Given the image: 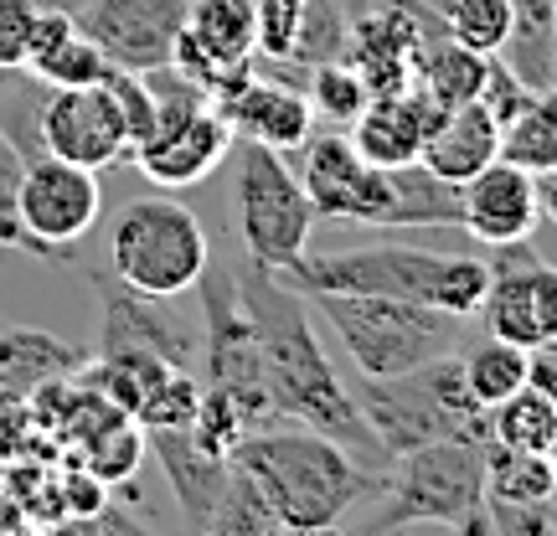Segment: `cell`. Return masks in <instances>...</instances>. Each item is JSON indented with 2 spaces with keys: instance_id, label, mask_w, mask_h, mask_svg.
Wrapping results in <instances>:
<instances>
[{
  "instance_id": "obj_39",
  "label": "cell",
  "mask_w": 557,
  "mask_h": 536,
  "mask_svg": "<svg viewBox=\"0 0 557 536\" xmlns=\"http://www.w3.org/2000/svg\"><path fill=\"white\" fill-rule=\"evenodd\" d=\"M103 490H109V485H103L99 475H67L62 479V506H67V516H78V521L103 516V506H109Z\"/></svg>"
},
{
  "instance_id": "obj_42",
  "label": "cell",
  "mask_w": 557,
  "mask_h": 536,
  "mask_svg": "<svg viewBox=\"0 0 557 536\" xmlns=\"http://www.w3.org/2000/svg\"><path fill=\"white\" fill-rule=\"evenodd\" d=\"M341 5H346V11H351V16H361V11H367V5H372V0H341Z\"/></svg>"
},
{
  "instance_id": "obj_10",
  "label": "cell",
  "mask_w": 557,
  "mask_h": 536,
  "mask_svg": "<svg viewBox=\"0 0 557 536\" xmlns=\"http://www.w3.org/2000/svg\"><path fill=\"white\" fill-rule=\"evenodd\" d=\"M103 212V186L99 171L73 165L58 155L26 160L16 191V217L26 253L47 263H67L78 253V242L94 233V222Z\"/></svg>"
},
{
  "instance_id": "obj_28",
  "label": "cell",
  "mask_w": 557,
  "mask_h": 536,
  "mask_svg": "<svg viewBox=\"0 0 557 536\" xmlns=\"http://www.w3.org/2000/svg\"><path fill=\"white\" fill-rule=\"evenodd\" d=\"M434 5L444 37L465 41L470 52L496 58L511 37V0H429Z\"/></svg>"
},
{
  "instance_id": "obj_1",
  "label": "cell",
  "mask_w": 557,
  "mask_h": 536,
  "mask_svg": "<svg viewBox=\"0 0 557 536\" xmlns=\"http://www.w3.org/2000/svg\"><path fill=\"white\" fill-rule=\"evenodd\" d=\"M233 284L253 331H259L263 351V377L274 392V408L284 423L315 428V434L346 444L351 454H361L367 464H387V454L377 449V438L367 428V417L357 413L351 387L336 377L331 357L320 351L315 320L305 310V289H295L278 269H263L248 253L233 259Z\"/></svg>"
},
{
  "instance_id": "obj_27",
  "label": "cell",
  "mask_w": 557,
  "mask_h": 536,
  "mask_svg": "<svg viewBox=\"0 0 557 536\" xmlns=\"http://www.w3.org/2000/svg\"><path fill=\"white\" fill-rule=\"evenodd\" d=\"M491 438L511 444V449H537L547 454V444L557 438V402L542 398L537 387H517L511 398H500L491 408Z\"/></svg>"
},
{
  "instance_id": "obj_34",
  "label": "cell",
  "mask_w": 557,
  "mask_h": 536,
  "mask_svg": "<svg viewBox=\"0 0 557 536\" xmlns=\"http://www.w3.org/2000/svg\"><path fill=\"white\" fill-rule=\"evenodd\" d=\"M253 11H259V41H253L259 62H289L305 0H253Z\"/></svg>"
},
{
  "instance_id": "obj_35",
  "label": "cell",
  "mask_w": 557,
  "mask_h": 536,
  "mask_svg": "<svg viewBox=\"0 0 557 536\" xmlns=\"http://www.w3.org/2000/svg\"><path fill=\"white\" fill-rule=\"evenodd\" d=\"M21 171H26V155H21L11 139L0 135V248H16L26 253V238H21V217H16V191H21Z\"/></svg>"
},
{
  "instance_id": "obj_21",
  "label": "cell",
  "mask_w": 557,
  "mask_h": 536,
  "mask_svg": "<svg viewBox=\"0 0 557 536\" xmlns=\"http://www.w3.org/2000/svg\"><path fill=\"white\" fill-rule=\"evenodd\" d=\"M496 58L532 94L557 88V0H511V37Z\"/></svg>"
},
{
  "instance_id": "obj_30",
  "label": "cell",
  "mask_w": 557,
  "mask_h": 536,
  "mask_svg": "<svg viewBox=\"0 0 557 536\" xmlns=\"http://www.w3.org/2000/svg\"><path fill=\"white\" fill-rule=\"evenodd\" d=\"M305 94H310V109H315V120H331V124H357V114L372 103V88L361 83V73L351 62H320L310 67V78H305Z\"/></svg>"
},
{
  "instance_id": "obj_25",
  "label": "cell",
  "mask_w": 557,
  "mask_h": 536,
  "mask_svg": "<svg viewBox=\"0 0 557 536\" xmlns=\"http://www.w3.org/2000/svg\"><path fill=\"white\" fill-rule=\"evenodd\" d=\"M465 361V387H470V398L491 413L500 398H511L517 387H527V346H517V340H480Z\"/></svg>"
},
{
  "instance_id": "obj_17",
  "label": "cell",
  "mask_w": 557,
  "mask_h": 536,
  "mask_svg": "<svg viewBox=\"0 0 557 536\" xmlns=\"http://www.w3.org/2000/svg\"><path fill=\"white\" fill-rule=\"evenodd\" d=\"M444 114H449L444 103H434L418 83H408L398 94H377L361 109L357 124H351V145L372 165H408V160L423 155V145H429Z\"/></svg>"
},
{
  "instance_id": "obj_9",
  "label": "cell",
  "mask_w": 557,
  "mask_h": 536,
  "mask_svg": "<svg viewBox=\"0 0 557 536\" xmlns=\"http://www.w3.org/2000/svg\"><path fill=\"white\" fill-rule=\"evenodd\" d=\"M201 295V387H212L222 398H233L248 417V428H269V423H284L274 408V392H269V377H263V351H259V331L243 310L238 284H233V269H212L197 278Z\"/></svg>"
},
{
  "instance_id": "obj_18",
  "label": "cell",
  "mask_w": 557,
  "mask_h": 536,
  "mask_svg": "<svg viewBox=\"0 0 557 536\" xmlns=\"http://www.w3.org/2000/svg\"><path fill=\"white\" fill-rule=\"evenodd\" d=\"M227 124H233V139H259L269 150H299L305 139L315 135V109H310V94L299 83L284 78H263L253 73V83L233 94L227 103H218Z\"/></svg>"
},
{
  "instance_id": "obj_33",
  "label": "cell",
  "mask_w": 557,
  "mask_h": 536,
  "mask_svg": "<svg viewBox=\"0 0 557 536\" xmlns=\"http://www.w3.org/2000/svg\"><path fill=\"white\" fill-rule=\"evenodd\" d=\"M269 532H278L269 500H263L259 485L233 464V479H227V496H222V506H218L212 536H269Z\"/></svg>"
},
{
  "instance_id": "obj_41",
  "label": "cell",
  "mask_w": 557,
  "mask_h": 536,
  "mask_svg": "<svg viewBox=\"0 0 557 536\" xmlns=\"http://www.w3.org/2000/svg\"><path fill=\"white\" fill-rule=\"evenodd\" d=\"M532 191H537L542 222H553V227H557V165H542V171H532Z\"/></svg>"
},
{
  "instance_id": "obj_38",
  "label": "cell",
  "mask_w": 557,
  "mask_h": 536,
  "mask_svg": "<svg viewBox=\"0 0 557 536\" xmlns=\"http://www.w3.org/2000/svg\"><path fill=\"white\" fill-rule=\"evenodd\" d=\"M485 521L500 536H547L557 532V521L547 516V506H521V500H496L485 496Z\"/></svg>"
},
{
  "instance_id": "obj_23",
  "label": "cell",
  "mask_w": 557,
  "mask_h": 536,
  "mask_svg": "<svg viewBox=\"0 0 557 536\" xmlns=\"http://www.w3.org/2000/svg\"><path fill=\"white\" fill-rule=\"evenodd\" d=\"M485 496L521 500V506H553L557 500V470L537 449H511L485 438Z\"/></svg>"
},
{
  "instance_id": "obj_29",
  "label": "cell",
  "mask_w": 557,
  "mask_h": 536,
  "mask_svg": "<svg viewBox=\"0 0 557 536\" xmlns=\"http://www.w3.org/2000/svg\"><path fill=\"white\" fill-rule=\"evenodd\" d=\"M500 160H517L527 171L557 165V88L537 94L517 120L506 124V135H500Z\"/></svg>"
},
{
  "instance_id": "obj_15",
  "label": "cell",
  "mask_w": 557,
  "mask_h": 536,
  "mask_svg": "<svg viewBox=\"0 0 557 536\" xmlns=\"http://www.w3.org/2000/svg\"><path fill=\"white\" fill-rule=\"evenodd\" d=\"M537 191H532V171L517 160H491L485 171L459 186V227L485 248L500 242H527L537 233Z\"/></svg>"
},
{
  "instance_id": "obj_5",
  "label": "cell",
  "mask_w": 557,
  "mask_h": 536,
  "mask_svg": "<svg viewBox=\"0 0 557 536\" xmlns=\"http://www.w3.org/2000/svg\"><path fill=\"white\" fill-rule=\"evenodd\" d=\"M382 511L372 532L398 526H449L491 532L485 521V438H438L413 454H398L382 479Z\"/></svg>"
},
{
  "instance_id": "obj_14",
  "label": "cell",
  "mask_w": 557,
  "mask_h": 536,
  "mask_svg": "<svg viewBox=\"0 0 557 536\" xmlns=\"http://www.w3.org/2000/svg\"><path fill=\"white\" fill-rule=\"evenodd\" d=\"M94 289H99V357L103 351H150L186 372L197 366L201 340L181 320L160 315L150 295H135L124 278L109 274H94Z\"/></svg>"
},
{
  "instance_id": "obj_22",
  "label": "cell",
  "mask_w": 557,
  "mask_h": 536,
  "mask_svg": "<svg viewBox=\"0 0 557 536\" xmlns=\"http://www.w3.org/2000/svg\"><path fill=\"white\" fill-rule=\"evenodd\" d=\"M485 67H491L485 52H470V47L455 41V37H429L423 41V52H418L413 83L434 103L459 109V103L480 99V88H485Z\"/></svg>"
},
{
  "instance_id": "obj_37",
  "label": "cell",
  "mask_w": 557,
  "mask_h": 536,
  "mask_svg": "<svg viewBox=\"0 0 557 536\" xmlns=\"http://www.w3.org/2000/svg\"><path fill=\"white\" fill-rule=\"evenodd\" d=\"M32 21H37V0H0V67L5 73L26 67Z\"/></svg>"
},
{
  "instance_id": "obj_12",
  "label": "cell",
  "mask_w": 557,
  "mask_h": 536,
  "mask_svg": "<svg viewBox=\"0 0 557 536\" xmlns=\"http://www.w3.org/2000/svg\"><path fill=\"white\" fill-rule=\"evenodd\" d=\"M186 5L191 0H83L73 16L114 67L150 73V67H165L176 52Z\"/></svg>"
},
{
  "instance_id": "obj_19",
  "label": "cell",
  "mask_w": 557,
  "mask_h": 536,
  "mask_svg": "<svg viewBox=\"0 0 557 536\" xmlns=\"http://www.w3.org/2000/svg\"><path fill=\"white\" fill-rule=\"evenodd\" d=\"M500 135H506V124H500L480 99H470L438 120V129L429 135V145H423L418 160H423L434 176L465 186L475 171H485L491 160H500Z\"/></svg>"
},
{
  "instance_id": "obj_3",
  "label": "cell",
  "mask_w": 557,
  "mask_h": 536,
  "mask_svg": "<svg viewBox=\"0 0 557 536\" xmlns=\"http://www.w3.org/2000/svg\"><path fill=\"white\" fill-rule=\"evenodd\" d=\"M284 278L305 295H393L413 304H434L444 315H480V299L491 289V263L470 253H429V248H403V242H372V248H331L289 263Z\"/></svg>"
},
{
  "instance_id": "obj_11",
  "label": "cell",
  "mask_w": 557,
  "mask_h": 536,
  "mask_svg": "<svg viewBox=\"0 0 557 536\" xmlns=\"http://www.w3.org/2000/svg\"><path fill=\"white\" fill-rule=\"evenodd\" d=\"M41 150L88 171L120 165L129 160L135 139H129V120H124L120 99L109 83H83V88H47L41 103Z\"/></svg>"
},
{
  "instance_id": "obj_13",
  "label": "cell",
  "mask_w": 557,
  "mask_h": 536,
  "mask_svg": "<svg viewBox=\"0 0 557 536\" xmlns=\"http://www.w3.org/2000/svg\"><path fill=\"white\" fill-rule=\"evenodd\" d=\"M305 197L315 207V217L331 222H361V227H377L382 212V165L361 155L351 135H310L299 145V165H295Z\"/></svg>"
},
{
  "instance_id": "obj_7",
  "label": "cell",
  "mask_w": 557,
  "mask_h": 536,
  "mask_svg": "<svg viewBox=\"0 0 557 536\" xmlns=\"http://www.w3.org/2000/svg\"><path fill=\"white\" fill-rule=\"evenodd\" d=\"M227 155H233V233L243 253L284 274L310 248L315 207L299 176L284 165V150H269L259 139H233Z\"/></svg>"
},
{
  "instance_id": "obj_26",
  "label": "cell",
  "mask_w": 557,
  "mask_h": 536,
  "mask_svg": "<svg viewBox=\"0 0 557 536\" xmlns=\"http://www.w3.org/2000/svg\"><path fill=\"white\" fill-rule=\"evenodd\" d=\"M351 11L341 0H305V16H299L295 47H289V62L284 67H320V62H341L346 47H351Z\"/></svg>"
},
{
  "instance_id": "obj_32",
  "label": "cell",
  "mask_w": 557,
  "mask_h": 536,
  "mask_svg": "<svg viewBox=\"0 0 557 536\" xmlns=\"http://www.w3.org/2000/svg\"><path fill=\"white\" fill-rule=\"evenodd\" d=\"M26 73L41 78L47 88H83V83H99L103 73H109V58L99 52V41L78 26V32H73L67 41H58L47 58L26 62Z\"/></svg>"
},
{
  "instance_id": "obj_6",
  "label": "cell",
  "mask_w": 557,
  "mask_h": 536,
  "mask_svg": "<svg viewBox=\"0 0 557 536\" xmlns=\"http://www.w3.org/2000/svg\"><path fill=\"white\" fill-rule=\"evenodd\" d=\"M361 377H398L455 346V315L393 295H310Z\"/></svg>"
},
{
  "instance_id": "obj_24",
  "label": "cell",
  "mask_w": 557,
  "mask_h": 536,
  "mask_svg": "<svg viewBox=\"0 0 557 536\" xmlns=\"http://www.w3.org/2000/svg\"><path fill=\"white\" fill-rule=\"evenodd\" d=\"M78 366V351L52 340L47 331H11L0 325V382L11 387H37L47 377H62Z\"/></svg>"
},
{
  "instance_id": "obj_2",
  "label": "cell",
  "mask_w": 557,
  "mask_h": 536,
  "mask_svg": "<svg viewBox=\"0 0 557 536\" xmlns=\"http://www.w3.org/2000/svg\"><path fill=\"white\" fill-rule=\"evenodd\" d=\"M227 459L259 485L278 532H331L361 500H377L387 479V470L357 464V454L336 438L284 423L243 434Z\"/></svg>"
},
{
  "instance_id": "obj_8",
  "label": "cell",
  "mask_w": 557,
  "mask_h": 536,
  "mask_svg": "<svg viewBox=\"0 0 557 536\" xmlns=\"http://www.w3.org/2000/svg\"><path fill=\"white\" fill-rule=\"evenodd\" d=\"M109 263L135 295L176 299L197 289V278L212 263V242L201 233L197 212L176 197L129 201L109 233Z\"/></svg>"
},
{
  "instance_id": "obj_31",
  "label": "cell",
  "mask_w": 557,
  "mask_h": 536,
  "mask_svg": "<svg viewBox=\"0 0 557 536\" xmlns=\"http://www.w3.org/2000/svg\"><path fill=\"white\" fill-rule=\"evenodd\" d=\"M88 475H99L103 485H124L145 459V428L129 413L99 423V434H88Z\"/></svg>"
},
{
  "instance_id": "obj_16",
  "label": "cell",
  "mask_w": 557,
  "mask_h": 536,
  "mask_svg": "<svg viewBox=\"0 0 557 536\" xmlns=\"http://www.w3.org/2000/svg\"><path fill=\"white\" fill-rule=\"evenodd\" d=\"M145 449L160 459V470L171 479L181 521L191 532H212L218 506L227 496V479H233V459L212 454L191 428H145Z\"/></svg>"
},
{
  "instance_id": "obj_40",
  "label": "cell",
  "mask_w": 557,
  "mask_h": 536,
  "mask_svg": "<svg viewBox=\"0 0 557 536\" xmlns=\"http://www.w3.org/2000/svg\"><path fill=\"white\" fill-rule=\"evenodd\" d=\"M527 387H537L542 398L557 402V340H542L527 351Z\"/></svg>"
},
{
  "instance_id": "obj_36",
  "label": "cell",
  "mask_w": 557,
  "mask_h": 536,
  "mask_svg": "<svg viewBox=\"0 0 557 536\" xmlns=\"http://www.w3.org/2000/svg\"><path fill=\"white\" fill-rule=\"evenodd\" d=\"M527 304H532L537 346L542 340H557V263H547V259L527 263Z\"/></svg>"
},
{
  "instance_id": "obj_4",
  "label": "cell",
  "mask_w": 557,
  "mask_h": 536,
  "mask_svg": "<svg viewBox=\"0 0 557 536\" xmlns=\"http://www.w3.org/2000/svg\"><path fill=\"white\" fill-rule=\"evenodd\" d=\"M351 398L387 464L438 438H491V413L470 398L465 361L449 351L398 377H361Z\"/></svg>"
},
{
  "instance_id": "obj_20",
  "label": "cell",
  "mask_w": 557,
  "mask_h": 536,
  "mask_svg": "<svg viewBox=\"0 0 557 536\" xmlns=\"http://www.w3.org/2000/svg\"><path fill=\"white\" fill-rule=\"evenodd\" d=\"M377 227H459V186L434 176L423 160L382 165Z\"/></svg>"
},
{
  "instance_id": "obj_43",
  "label": "cell",
  "mask_w": 557,
  "mask_h": 536,
  "mask_svg": "<svg viewBox=\"0 0 557 536\" xmlns=\"http://www.w3.org/2000/svg\"><path fill=\"white\" fill-rule=\"evenodd\" d=\"M547 459H553V470H557V438H553V444H547Z\"/></svg>"
}]
</instances>
